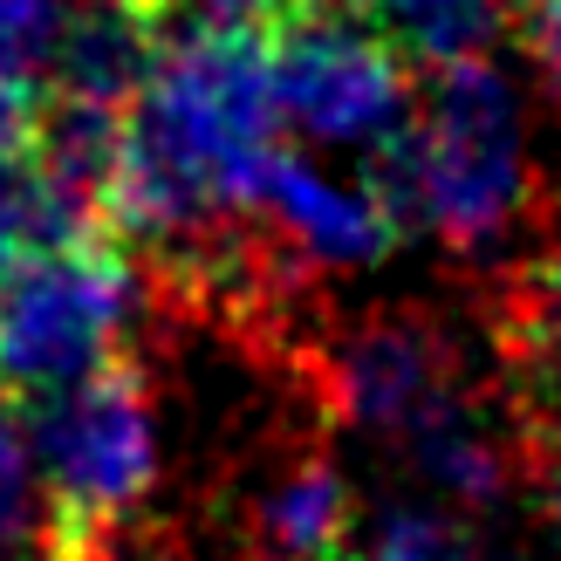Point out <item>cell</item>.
<instances>
[{
    "mask_svg": "<svg viewBox=\"0 0 561 561\" xmlns=\"http://www.w3.org/2000/svg\"><path fill=\"white\" fill-rule=\"evenodd\" d=\"M280 96L274 42H179L164 48L124 117V164L110 192V240L192 247L233 206L261 199L274 164Z\"/></svg>",
    "mask_w": 561,
    "mask_h": 561,
    "instance_id": "cell-1",
    "label": "cell"
},
{
    "mask_svg": "<svg viewBox=\"0 0 561 561\" xmlns=\"http://www.w3.org/2000/svg\"><path fill=\"white\" fill-rule=\"evenodd\" d=\"M383 199L398 219L432 227L445 247H486L527 199L520 96L493 62H453L411 103V124L377 151Z\"/></svg>",
    "mask_w": 561,
    "mask_h": 561,
    "instance_id": "cell-2",
    "label": "cell"
},
{
    "mask_svg": "<svg viewBox=\"0 0 561 561\" xmlns=\"http://www.w3.org/2000/svg\"><path fill=\"white\" fill-rule=\"evenodd\" d=\"M35 472L48 507V554L55 561H103L110 535L145 507L158 480V425L145 377L110 363L103 377L35 404Z\"/></svg>",
    "mask_w": 561,
    "mask_h": 561,
    "instance_id": "cell-3",
    "label": "cell"
},
{
    "mask_svg": "<svg viewBox=\"0 0 561 561\" xmlns=\"http://www.w3.org/2000/svg\"><path fill=\"white\" fill-rule=\"evenodd\" d=\"M137 274L110 233L0 274V398H62V390L124 363Z\"/></svg>",
    "mask_w": 561,
    "mask_h": 561,
    "instance_id": "cell-4",
    "label": "cell"
},
{
    "mask_svg": "<svg viewBox=\"0 0 561 561\" xmlns=\"http://www.w3.org/2000/svg\"><path fill=\"white\" fill-rule=\"evenodd\" d=\"M280 124L322 145H390L411 124V62L363 8H322L274 42Z\"/></svg>",
    "mask_w": 561,
    "mask_h": 561,
    "instance_id": "cell-5",
    "label": "cell"
},
{
    "mask_svg": "<svg viewBox=\"0 0 561 561\" xmlns=\"http://www.w3.org/2000/svg\"><path fill=\"white\" fill-rule=\"evenodd\" d=\"M335 398H343V411L356 425L411 445L432 417L466 404V390L453 377V356L425 329L383 322V329H363L335 350Z\"/></svg>",
    "mask_w": 561,
    "mask_h": 561,
    "instance_id": "cell-6",
    "label": "cell"
},
{
    "mask_svg": "<svg viewBox=\"0 0 561 561\" xmlns=\"http://www.w3.org/2000/svg\"><path fill=\"white\" fill-rule=\"evenodd\" d=\"M301 254L356 267V261H383L398 247V206L383 199L377 179H329L316 164H301L295 151H274L261 199H254Z\"/></svg>",
    "mask_w": 561,
    "mask_h": 561,
    "instance_id": "cell-7",
    "label": "cell"
},
{
    "mask_svg": "<svg viewBox=\"0 0 561 561\" xmlns=\"http://www.w3.org/2000/svg\"><path fill=\"white\" fill-rule=\"evenodd\" d=\"M90 233H110V227L96 219V206H82L76 192L48 172V158L35 145L0 158V274L42 261L55 247H76Z\"/></svg>",
    "mask_w": 561,
    "mask_h": 561,
    "instance_id": "cell-8",
    "label": "cell"
},
{
    "mask_svg": "<svg viewBox=\"0 0 561 561\" xmlns=\"http://www.w3.org/2000/svg\"><path fill=\"white\" fill-rule=\"evenodd\" d=\"M254 535L267 561H350V486L329 459H295L261 493Z\"/></svg>",
    "mask_w": 561,
    "mask_h": 561,
    "instance_id": "cell-9",
    "label": "cell"
},
{
    "mask_svg": "<svg viewBox=\"0 0 561 561\" xmlns=\"http://www.w3.org/2000/svg\"><path fill=\"white\" fill-rule=\"evenodd\" d=\"M363 14L383 27V42L404 62H480V48L493 42V27L507 21L514 0H356Z\"/></svg>",
    "mask_w": 561,
    "mask_h": 561,
    "instance_id": "cell-10",
    "label": "cell"
},
{
    "mask_svg": "<svg viewBox=\"0 0 561 561\" xmlns=\"http://www.w3.org/2000/svg\"><path fill=\"white\" fill-rule=\"evenodd\" d=\"M0 561H55L35 445H27V425L8 398H0Z\"/></svg>",
    "mask_w": 561,
    "mask_h": 561,
    "instance_id": "cell-11",
    "label": "cell"
},
{
    "mask_svg": "<svg viewBox=\"0 0 561 561\" xmlns=\"http://www.w3.org/2000/svg\"><path fill=\"white\" fill-rule=\"evenodd\" d=\"M69 8L76 0H0V62L48 82L69 35Z\"/></svg>",
    "mask_w": 561,
    "mask_h": 561,
    "instance_id": "cell-12",
    "label": "cell"
},
{
    "mask_svg": "<svg viewBox=\"0 0 561 561\" xmlns=\"http://www.w3.org/2000/svg\"><path fill=\"white\" fill-rule=\"evenodd\" d=\"M370 561H493V554L472 541L459 520L398 507V514L377 527V554H370Z\"/></svg>",
    "mask_w": 561,
    "mask_h": 561,
    "instance_id": "cell-13",
    "label": "cell"
},
{
    "mask_svg": "<svg viewBox=\"0 0 561 561\" xmlns=\"http://www.w3.org/2000/svg\"><path fill=\"white\" fill-rule=\"evenodd\" d=\"M42 117H48V82L0 62V158L35 145V137H42Z\"/></svg>",
    "mask_w": 561,
    "mask_h": 561,
    "instance_id": "cell-14",
    "label": "cell"
},
{
    "mask_svg": "<svg viewBox=\"0 0 561 561\" xmlns=\"http://www.w3.org/2000/svg\"><path fill=\"white\" fill-rule=\"evenodd\" d=\"M527 42H535L548 82L561 90V0H527Z\"/></svg>",
    "mask_w": 561,
    "mask_h": 561,
    "instance_id": "cell-15",
    "label": "cell"
},
{
    "mask_svg": "<svg viewBox=\"0 0 561 561\" xmlns=\"http://www.w3.org/2000/svg\"><path fill=\"white\" fill-rule=\"evenodd\" d=\"M541 322L561 335V254H554V267H548V280H541Z\"/></svg>",
    "mask_w": 561,
    "mask_h": 561,
    "instance_id": "cell-16",
    "label": "cell"
},
{
    "mask_svg": "<svg viewBox=\"0 0 561 561\" xmlns=\"http://www.w3.org/2000/svg\"><path fill=\"white\" fill-rule=\"evenodd\" d=\"M308 14H322V8H356V0H301Z\"/></svg>",
    "mask_w": 561,
    "mask_h": 561,
    "instance_id": "cell-17",
    "label": "cell"
}]
</instances>
